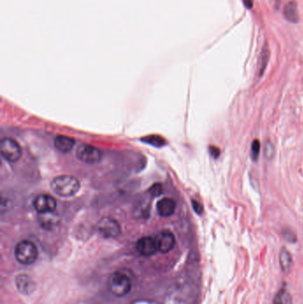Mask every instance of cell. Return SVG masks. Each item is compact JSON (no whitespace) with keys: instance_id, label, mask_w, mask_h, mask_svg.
<instances>
[{"instance_id":"cell-1","label":"cell","mask_w":303,"mask_h":304,"mask_svg":"<svg viewBox=\"0 0 303 304\" xmlns=\"http://www.w3.org/2000/svg\"><path fill=\"white\" fill-rule=\"evenodd\" d=\"M51 187L55 194L60 197L70 198L78 193L80 189V184L79 181L73 176H60L52 181Z\"/></svg>"},{"instance_id":"cell-2","label":"cell","mask_w":303,"mask_h":304,"mask_svg":"<svg viewBox=\"0 0 303 304\" xmlns=\"http://www.w3.org/2000/svg\"><path fill=\"white\" fill-rule=\"evenodd\" d=\"M108 285L109 291L117 297L125 296L132 289V281L130 277L121 271H116L110 275Z\"/></svg>"},{"instance_id":"cell-3","label":"cell","mask_w":303,"mask_h":304,"mask_svg":"<svg viewBox=\"0 0 303 304\" xmlns=\"http://www.w3.org/2000/svg\"><path fill=\"white\" fill-rule=\"evenodd\" d=\"M16 260L23 265L33 264L39 256V251L34 243L23 240L16 245L15 248Z\"/></svg>"},{"instance_id":"cell-4","label":"cell","mask_w":303,"mask_h":304,"mask_svg":"<svg viewBox=\"0 0 303 304\" xmlns=\"http://www.w3.org/2000/svg\"><path fill=\"white\" fill-rule=\"evenodd\" d=\"M1 155L8 162H16L22 157V148L18 142L11 138H4L0 142Z\"/></svg>"},{"instance_id":"cell-5","label":"cell","mask_w":303,"mask_h":304,"mask_svg":"<svg viewBox=\"0 0 303 304\" xmlns=\"http://www.w3.org/2000/svg\"><path fill=\"white\" fill-rule=\"evenodd\" d=\"M77 157L86 164H97L101 160L102 152L92 145L82 144L77 149Z\"/></svg>"},{"instance_id":"cell-6","label":"cell","mask_w":303,"mask_h":304,"mask_svg":"<svg viewBox=\"0 0 303 304\" xmlns=\"http://www.w3.org/2000/svg\"><path fill=\"white\" fill-rule=\"evenodd\" d=\"M98 230L103 238H114L120 234L121 227L115 219L104 217L98 223Z\"/></svg>"},{"instance_id":"cell-7","label":"cell","mask_w":303,"mask_h":304,"mask_svg":"<svg viewBox=\"0 0 303 304\" xmlns=\"http://www.w3.org/2000/svg\"><path fill=\"white\" fill-rule=\"evenodd\" d=\"M158 251L162 253L170 252L175 246V238L170 231H162L155 238Z\"/></svg>"},{"instance_id":"cell-8","label":"cell","mask_w":303,"mask_h":304,"mask_svg":"<svg viewBox=\"0 0 303 304\" xmlns=\"http://www.w3.org/2000/svg\"><path fill=\"white\" fill-rule=\"evenodd\" d=\"M33 206L39 214L51 213L56 209V201L51 196L39 195L34 200Z\"/></svg>"},{"instance_id":"cell-9","label":"cell","mask_w":303,"mask_h":304,"mask_svg":"<svg viewBox=\"0 0 303 304\" xmlns=\"http://www.w3.org/2000/svg\"><path fill=\"white\" fill-rule=\"evenodd\" d=\"M136 249L140 255L146 256V257L155 254L156 252L158 251L155 238H152L150 237H144V238H140L137 242Z\"/></svg>"},{"instance_id":"cell-10","label":"cell","mask_w":303,"mask_h":304,"mask_svg":"<svg viewBox=\"0 0 303 304\" xmlns=\"http://www.w3.org/2000/svg\"><path fill=\"white\" fill-rule=\"evenodd\" d=\"M16 288L21 293L29 295L35 289V282L27 274H20L16 278Z\"/></svg>"},{"instance_id":"cell-11","label":"cell","mask_w":303,"mask_h":304,"mask_svg":"<svg viewBox=\"0 0 303 304\" xmlns=\"http://www.w3.org/2000/svg\"><path fill=\"white\" fill-rule=\"evenodd\" d=\"M175 208H176V204H175V200L169 199V198L161 199L157 204L158 213L160 216H163V217L171 216L175 213Z\"/></svg>"},{"instance_id":"cell-12","label":"cell","mask_w":303,"mask_h":304,"mask_svg":"<svg viewBox=\"0 0 303 304\" xmlns=\"http://www.w3.org/2000/svg\"><path fill=\"white\" fill-rule=\"evenodd\" d=\"M39 222L41 227L45 230H50L58 225L60 218L58 215L55 214V212H51V213L39 214Z\"/></svg>"},{"instance_id":"cell-13","label":"cell","mask_w":303,"mask_h":304,"mask_svg":"<svg viewBox=\"0 0 303 304\" xmlns=\"http://www.w3.org/2000/svg\"><path fill=\"white\" fill-rule=\"evenodd\" d=\"M284 16L288 22L292 24H297L299 22V12H298V6L295 1L291 0L284 6Z\"/></svg>"},{"instance_id":"cell-14","label":"cell","mask_w":303,"mask_h":304,"mask_svg":"<svg viewBox=\"0 0 303 304\" xmlns=\"http://www.w3.org/2000/svg\"><path fill=\"white\" fill-rule=\"evenodd\" d=\"M75 144V140L70 137L65 135H58L55 140V148L62 152H69L72 149Z\"/></svg>"},{"instance_id":"cell-15","label":"cell","mask_w":303,"mask_h":304,"mask_svg":"<svg viewBox=\"0 0 303 304\" xmlns=\"http://www.w3.org/2000/svg\"><path fill=\"white\" fill-rule=\"evenodd\" d=\"M279 261L280 267L284 273L289 272L290 269H291V266L293 264V261H292L291 253L284 247H283L280 251Z\"/></svg>"},{"instance_id":"cell-16","label":"cell","mask_w":303,"mask_h":304,"mask_svg":"<svg viewBox=\"0 0 303 304\" xmlns=\"http://www.w3.org/2000/svg\"><path fill=\"white\" fill-rule=\"evenodd\" d=\"M273 304H292L291 293L287 289L281 288L274 298Z\"/></svg>"},{"instance_id":"cell-17","label":"cell","mask_w":303,"mask_h":304,"mask_svg":"<svg viewBox=\"0 0 303 304\" xmlns=\"http://www.w3.org/2000/svg\"><path fill=\"white\" fill-rule=\"evenodd\" d=\"M269 56H270V52L268 49V44L266 43L263 48H262V50H261V53H260V68H259V76L260 77H261L264 73L266 67L268 65Z\"/></svg>"},{"instance_id":"cell-18","label":"cell","mask_w":303,"mask_h":304,"mask_svg":"<svg viewBox=\"0 0 303 304\" xmlns=\"http://www.w3.org/2000/svg\"><path fill=\"white\" fill-rule=\"evenodd\" d=\"M260 142L259 140H253V143H252V148H251V156L253 159V161H257L259 155H260Z\"/></svg>"},{"instance_id":"cell-19","label":"cell","mask_w":303,"mask_h":304,"mask_svg":"<svg viewBox=\"0 0 303 304\" xmlns=\"http://www.w3.org/2000/svg\"><path fill=\"white\" fill-rule=\"evenodd\" d=\"M264 152L265 157H266L268 160H271L273 157H274V154H275V148H274V146H273L272 143H271L270 141L266 142Z\"/></svg>"},{"instance_id":"cell-20","label":"cell","mask_w":303,"mask_h":304,"mask_svg":"<svg viewBox=\"0 0 303 304\" xmlns=\"http://www.w3.org/2000/svg\"><path fill=\"white\" fill-rule=\"evenodd\" d=\"M149 192H150V194H152L153 197H159V196L161 195L162 192H163V187H162V185L160 184H154V185L150 188Z\"/></svg>"},{"instance_id":"cell-21","label":"cell","mask_w":303,"mask_h":304,"mask_svg":"<svg viewBox=\"0 0 303 304\" xmlns=\"http://www.w3.org/2000/svg\"><path fill=\"white\" fill-rule=\"evenodd\" d=\"M209 151H210L211 156L213 157L215 160L218 159L220 157V155H221V150L216 146H210L209 147Z\"/></svg>"},{"instance_id":"cell-22","label":"cell","mask_w":303,"mask_h":304,"mask_svg":"<svg viewBox=\"0 0 303 304\" xmlns=\"http://www.w3.org/2000/svg\"><path fill=\"white\" fill-rule=\"evenodd\" d=\"M192 207L194 208L195 212L198 215H201L203 213V206L197 200H192Z\"/></svg>"},{"instance_id":"cell-23","label":"cell","mask_w":303,"mask_h":304,"mask_svg":"<svg viewBox=\"0 0 303 304\" xmlns=\"http://www.w3.org/2000/svg\"><path fill=\"white\" fill-rule=\"evenodd\" d=\"M284 236L285 239H287L288 241L290 242H295L296 241V237L295 235L293 234L292 232H291L290 230H286V231H284Z\"/></svg>"},{"instance_id":"cell-24","label":"cell","mask_w":303,"mask_h":304,"mask_svg":"<svg viewBox=\"0 0 303 304\" xmlns=\"http://www.w3.org/2000/svg\"><path fill=\"white\" fill-rule=\"evenodd\" d=\"M243 4L245 6V8L247 9H252L253 7V0H242Z\"/></svg>"}]
</instances>
